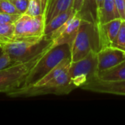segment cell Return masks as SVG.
Returning a JSON list of instances; mask_svg holds the SVG:
<instances>
[{"label":"cell","instance_id":"1","mask_svg":"<svg viewBox=\"0 0 125 125\" xmlns=\"http://www.w3.org/2000/svg\"><path fill=\"white\" fill-rule=\"evenodd\" d=\"M53 40L45 36L34 40H12L1 46L12 64L27 62L53 48Z\"/></svg>","mask_w":125,"mask_h":125},{"label":"cell","instance_id":"2","mask_svg":"<svg viewBox=\"0 0 125 125\" xmlns=\"http://www.w3.org/2000/svg\"><path fill=\"white\" fill-rule=\"evenodd\" d=\"M69 58L71 59V46L69 44H62L50 48L30 70L22 87L34 85L62 61Z\"/></svg>","mask_w":125,"mask_h":125},{"label":"cell","instance_id":"3","mask_svg":"<svg viewBox=\"0 0 125 125\" xmlns=\"http://www.w3.org/2000/svg\"><path fill=\"white\" fill-rule=\"evenodd\" d=\"M100 49L97 23L82 20L77 34L71 45V62H77L90 52Z\"/></svg>","mask_w":125,"mask_h":125},{"label":"cell","instance_id":"4","mask_svg":"<svg viewBox=\"0 0 125 125\" xmlns=\"http://www.w3.org/2000/svg\"><path fill=\"white\" fill-rule=\"evenodd\" d=\"M43 53L27 62L15 63L0 70V93L7 94L21 88L30 70Z\"/></svg>","mask_w":125,"mask_h":125},{"label":"cell","instance_id":"5","mask_svg":"<svg viewBox=\"0 0 125 125\" xmlns=\"http://www.w3.org/2000/svg\"><path fill=\"white\" fill-rule=\"evenodd\" d=\"M97 53L92 51L84 58L77 62H71L69 74L72 83L76 89L81 88L85 83L97 78L98 73Z\"/></svg>","mask_w":125,"mask_h":125},{"label":"cell","instance_id":"6","mask_svg":"<svg viewBox=\"0 0 125 125\" xmlns=\"http://www.w3.org/2000/svg\"><path fill=\"white\" fill-rule=\"evenodd\" d=\"M45 26V15L32 16L21 15L14 23L12 40H34L43 37Z\"/></svg>","mask_w":125,"mask_h":125},{"label":"cell","instance_id":"7","mask_svg":"<svg viewBox=\"0 0 125 125\" xmlns=\"http://www.w3.org/2000/svg\"><path fill=\"white\" fill-rule=\"evenodd\" d=\"M81 21L82 19L80 15L76 12L60 28L53 31L49 36L45 37L53 40L52 47L62 44H69L71 46L80 27Z\"/></svg>","mask_w":125,"mask_h":125},{"label":"cell","instance_id":"8","mask_svg":"<svg viewBox=\"0 0 125 125\" xmlns=\"http://www.w3.org/2000/svg\"><path fill=\"white\" fill-rule=\"evenodd\" d=\"M81 89L94 93L125 96V80L108 81L95 78L85 83Z\"/></svg>","mask_w":125,"mask_h":125},{"label":"cell","instance_id":"9","mask_svg":"<svg viewBox=\"0 0 125 125\" xmlns=\"http://www.w3.org/2000/svg\"><path fill=\"white\" fill-rule=\"evenodd\" d=\"M97 55L98 73L111 69L125 60V51L113 46L101 48Z\"/></svg>","mask_w":125,"mask_h":125},{"label":"cell","instance_id":"10","mask_svg":"<svg viewBox=\"0 0 125 125\" xmlns=\"http://www.w3.org/2000/svg\"><path fill=\"white\" fill-rule=\"evenodd\" d=\"M122 21L123 20L121 18H116L108 23H97L100 37V49L112 46L119 33Z\"/></svg>","mask_w":125,"mask_h":125},{"label":"cell","instance_id":"11","mask_svg":"<svg viewBox=\"0 0 125 125\" xmlns=\"http://www.w3.org/2000/svg\"><path fill=\"white\" fill-rule=\"evenodd\" d=\"M97 23H105L116 18H120L115 0H104L101 9L97 12Z\"/></svg>","mask_w":125,"mask_h":125},{"label":"cell","instance_id":"12","mask_svg":"<svg viewBox=\"0 0 125 125\" xmlns=\"http://www.w3.org/2000/svg\"><path fill=\"white\" fill-rule=\"evenodd\" d=\"M75 12L76 11L74 10V8L71 7L69 10L56 15L45 24L44 35L45 37H48L51 34L53 31L60 28L63 24H64Z\"/></svg>","mask_w":125,"mask_h":125},{"label":"cell","instance_id":"13","mask_svg":"<svg viewBox=\"0 0 125 125\" xmlns=\"http://www.w3.org/2000/svg\"><path fill=\"white\" fill-rule=\"evenodd\" d=\"M74 0H50L45 12V24L59 13L73 7Z\"/></svg>","mask_w":125,"mask_h":125},{"label":"cell","instance_id":"14","mask_svg":"<svg viewBox=\"0 0 125 125\" xmlns=\"http://www.w3.org/2000/svg\"><path fill=\"white\" fill-rule=\"evenodd\" d=\"M97 78L108 81L125 80V60L111 69L98 73Z\"/></svg>","mask_w":125,"mask_h":125},{"label":"cell","instance_id":"15","mask_svg":"<svg viewBox=\"0 0 125 125\" xmlns=\"http://www.w3.org/2000/svg\"><path fill=\"white\" fill-rule=\"evenodd\" d=\"M71 64V59H65L62 61L59 64H57L53 69H52L46 75H45L41 80H40L37 83H36L33 86H42L48 83V81L57 78L61 74H62L66 70H69Z\"/></svg>","mask_w":125,"mask_h":125},{"label":"cell","instance_id":"16","mask_svg":"<svg viewBox=\"0 0 125 125\" xmlns=\"http://www.w3.org/2000/svg\"><path fill=\"white\" fill-rule=\"evenodd\" d=\"M82 20L97 22V6L95 0H84L81 10L78 12Z\"/></svg>","mask_w":125,"mask_h":125},{"label":"cell","instance_id":"17","mask_svg":"<svg viewBox=\"0 0 125 125\" xmlns=\"http://www.w3.org/2000/svg\"><path fill=\"white\" fill-rule=\"evenodd\" d=\"M50 0H30L28 10L25 14L37 16L45 15Z\"/></svg>","mask_w":125,"mask_h":125},{"label":"cell","instance_id":"18","mask_svg":"<svg viewBox=\"0 0 125 125\" xmlns=\"http://www.w3.org/2000/svg\"><path fill=\"white\" fill-rule=\"evenodd\" d=\"M14 23H0V47L12 40Z\"/></svg>","mask_w":125,"mask_h":125},{"label":"cell","instance_id":"19","mask_svg":"<svg viewBox=\"0 0 125 125\" xmlns=\"http://www.w3.org/2000/svg\"><path fill=\"white\" fill-rule=\"evenodd\" d=\"M112 46L125 52V21H122L119 33Z\"/></svg>","mask_w":125,"mask_h":125},{"label":"cell","instance_id":"20","mask_svg":"<svg viewBox=\"0 0 125 125\" xmlns=\"http://www.w3.org/2000/svg\"><path fill=\"white\" fill-rule=\"evenodd\" d=\"M0 12L21 15L10 0H0Z\"/></svg>","mask_w":125,"mask_h":125},{"label":"cell","instance_id":"21","mask_svg":"<svg viewBox=\"0 0 125 125\" xmlns=\"http://www.w3.org/2000/svg\"><path fill=\"white\" fill-rule=\"evenodd\" d=\"M21 15L25 14L28 10L30 0H10Z\"/></svg>","mask_w":125,"mask_h":125},{"label":"cell","instance_id":"22","mask_svg":"<svg viewBox=\"0 0 125 125\" xmlns=\"http://www.w3.org/2000/svg\"><path fill=\"white\" fill-rule=\"evenodd\" d=\"M21 15L7 14L0 12V23H15Z\"/></svg>","mask_w":125,"mask_h":125},{"label":"cell","instance_id":"23","mask_svg":"<svg viewBox=\"0 0 125 125\" xmlns=\"http://www.w3.org/2000/svg\"><path fill=\"white\" fill-rule=\"evenodd\" d=\"M12 64V62L10 57V56L4 52L1 56H0V70H3L4 68Z\"/></svg>","mask_w":125,"mask_h":125},{"label":"cell","instance_id":"24","mask_svg":"<svg viewBox=\"0 0 125 125\" xmlns=\"http://www.w3.org/2000/svg\"><path fill=\"white\" fill-rule=\"evenodd\" d=\"M115 4L120 18L125 21V0H115Z\"/></svg>","mask_w":125,"mask_h":125},{"label":"cell","instance_id":"25","mask_svg":"<svg viewBox=\"0 0 125 125\" xmlns=\"http://www.w3.org/2000/svg\"><path fill=\"white\" fill-rule=\"evenodd\" d=\"M83 1L84 0H74L73 7L76 12H79L81 10L83 4Z\"/></svg>","mask_w":125,"mask_h":125},{"label":"cell","instance_id":"26","mask_svg":"<svg viewBox=\"0 0 125 125\" xmlns=\"http://www.w3.org/2000/svg\"><path fill=\"white\" fill-rule=\"evenodd\" d=\"M95 1H96V6H97V12L101 9L102 6L103 4L104 0H95Z\"/></svg>","mask_w":125,"mask_h":125},{"label":"cell","instance_id":"27","mask_svg":"<svg viewBox=\"0 0 125 125\" xmlns=\"http://www.w3.org/2000/svg\"><path fill=\"white\" fill-rule=\"evenodd\" d=\"M3 53H4V51H3V49L0 47V56H1Z\"/></svg>","mask_w":125,"mask_h":125}]
</instances>
